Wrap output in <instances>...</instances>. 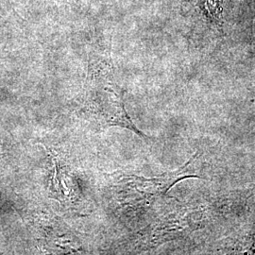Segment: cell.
<instances>
[{
	"mask_svg": "<svg viewBox=\"0 0 255 255\" xmlns=\"http://www.w3.org/2000/svg\"><path fill=\"white\" fill-rule=\"evenodd\" d=\"M80 108L87 119L101 127L124 128L141 138L148 139L128 115L123 90L115 81L111 58L89 64Z\"/></svg>",
	"mask_w": 255,
	"mask_h": 255,
	"instance_id": "1",
	"label": "cell"
},
{
	"mask_svg": "<svg viewBox=\"0 0 255 255\" xmlns=\"http://www.w3.org/2000/svg\"><path fill=\"white\" fill-rule=\"evenodd\" d=\"M198 156L199 152H196L188 162L172 172H166L153 178H144L130 175L124 177V180L132 185L133 188L139 193L150 197H164L177 182L189 178H201L199 175L191 173L190 170L192 164L197 161Z\"/></svg>",
	"mask_w": 255,
	"mask_h": 255,
	"instance_id": "2",
	"label": "cell"
}]
</instances>
